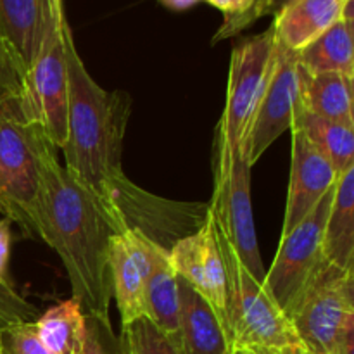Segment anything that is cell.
Returning a JSON list of instances; mask_svg holds the SVG:
<instances>
[{
  "mask_svg": "<svg viewBox=\"0 0 354 354\" xmlns=\"http://www.w3.org/2000/svg\"><path fill=\"white\" fill-rule=\"evenodd\" d=\"M121 232L106 204L64 171L54 151L48 152L35 206V234L57 252L73 297L90 317L109 318L107 256L111 239Z\"/></svg>",
  "mask_w": 354,
  "mask_h": 354,
  "instance_id": "cell-1",
  "label": "cell"
},
{
  "mask_svg": "<svg viewBox=\"0 0 354 354\" xmlns=\"http://www.w3.org/2000/svg\"><path fill=\"white\" fill-rule=\"evenodd\" d=\"M64 54L68 66V135L62 145L64 171L113 213L111 197L118 185L127 180L121 152L131 99L127 92L102 88L92 78L76 50L69 24L64 28Z\"/></svg>",
  "mask_w": 354,
  "mask_h": 354,
  "instance_id": "cell-2",
  "label": "cell"
},
{
  "mask_svg": "<svg viewBox=\"0 0 354 354\" xmlns=\"http://www.w3.org/2000/svg\"><path fill=\"white\" fill-rule=\"evenodd\" d=\"M214 241L225 266L227 327L235 351L301 344L289 317L259 280L249 273L207 209Z\"/></svg>",
  "mask_w": 354,
  "mask_h": 354,
  "instance_id": "cell-3",
  "label": "cell"
},
{
  "mask_svg": "<svg viewBox=\"0 0 354 354\" xmlns=\"http://www.w3.org/2000/svg\"><path fill=\"white\" fill-rule=\"evenodd\" d=\"M50 151L41 131L24 123L16 100H0V213L26 235H37L35 206Z\"/></svg>",
  "mask_w": 354,
  "mask_h": 354,
  "instance_id": "cell-4",
  "label": "cell"
},
{
  "mask_svg": "<svg viewBox=\"0 0 354 354\" xmlns=\"http://www.w3.org/2000/svg\"><path fill=\"white\" fill-rule=\"evenodd\" d=\"M275 64L273 28L239 41L232 50L225 109L214 144L248 156V137Z\"/></svg>",
  "mask_w": 354,
  "mask_h": 354,
  "instance_id": "cell-5",
  "label": "cell"
},
{
  "mask_svg": "<svg viewBox=\"0 0 354 354\" xmlns=\"http://www.w3.org/2000/svg\"><path fill=\"white\" fill-rule=\"evenodd\" d=\"M354 273L327 263L290 317L301 346L311 354H353Z\"/></svg>",
  "mask_w": 354,
  "mask_h": 354,
  "instance_id": "cell-6",
  "label": "cell"
},
{
  "mask_svg": "<svg viewBox=\"0 0 354 354\" xmlns=\"http://www.w3.org/2000/svg\"><path fill=\"white\" fill-rule=\"evenodd\" d=\"M214 192L207 209L234 245L242 265L263 283L266 275L258 245L251 203V162L248 156L214 144Z\"/></svg>",
  "mask_w": 354,
  "mask_h": 354,
  "instance_id": "cell-7",
  "label": "cell"
},
{
  "mask_svg": "<svg viewBox=\"0 0 354 354\" xmlns=\"http://www.w3.org/2000/svg\"><path fill=\"white\" fill-rule=\"evenodd\" d=\"M334 190L335 185L301 223L280 239L275 261L263 280V287L289 320L318 273L327 265L324 258V232Z\"/></svg>",
  "mask_w": 354,
  "mask_h": 354,
  "instance_id": "cell-8",
  "label": "cell"
},
{
  "mask_svg": "<svg viewBox=\"0 0 354 354\" xmlns=\"http://www.w3.org/2000/svg\"><path fill=\"white\" fill-rule=\"evenodd\" d=\"M45 44L23 76L17 111L24 123L41 131L52 147L62 149L68 135V66L64 54V28Z\"/></svg>",
  "mask_w": 354,
  "mask_h": 354,
  "instance_id": "cell-9",
  "label": "cell"
},
{
  "mask_svg": "<svg viewBox=\"0 0 354 354\" xmlns=\"http://www.w3.org/2000/svg\"><path fill=\"white\" fill-rule=\"evenodd\" d=\"M111 207L123 232H140L168 252L175 242L199 230L207 220V204L173 203L145 192L128 178L114 190Z\"/></svg>",
  "mask_w": 354,
  "mask_h": 354,
  "instance_id": "cell-10",
  "label": "cell"
},
{
  "mask_svg": "<svg viewBox=\"0 0 354 354\" xmlns=\"http://www.w3.org/2000/svg\"><path fill=\"white\" fill-rule=\"evenodd\" d=\"M308 71L292 52L275 41V64L248 137L249 162L256 165L270 145L286 130L303 107V90Z\"/></svg>",
  "mask_w": 354,
  "mask_h": 354,
  "instance_id": "cell-11",
  "label": "cell"
},
{
  "mask_svg": "<svg viewBox=\"0 0 354 354\" xmlns=\"http://www.w3.org/2000/svg\"><path fill=\"white\" fill-rule=\"evenodd\" d=\"M152 242L140 232L127 230L111 239L107 268L111 292L116 299L121 324L145 317V283L151 272Z\"/></svg>",
  "mask_w": 354,
  "mask_h": 354,
  "instance_id": "cell-12",
  "label": "cell"
},
{
  "mask_svg": "<svg viewBox=\"0 0 354 354\" xmlns=\"http://www.w3.org/2000/svg\"><path fill=\"white\" fill-rule=\"evenodd\" d=\"M169 259L176 275L185 280L227 322L225 266L214 241L209 216L199 230L173 244Z\"/></svg>",
  "mask_w": 354,
  "mask_h": 354,
  "instance_id": "cell-13",
  "label": "cell"
},
{
  "mask_svg": "<svg viewBox=\"0 0 354 354\" xmlns=\"http://www.w3.org/2000/svg\"><path fill=\"white\" fill-rule=\"evenodd\" d=\"M337 178L330 161L299 130H292V159L282 237L318 206Z\"/></svg>",
  "mask_w": 354,
  "mask_h": 354,
  "instance_id": "cell-14",
  "label": "cell"
},
{
  "mask_svg": "<svg viewBox=\"0 0 354 354\" xmlns=\"http://www.w3.org/2000/svg\"><path fill=\"white\" fill-rule=\"evenodd\" d=\"M66 19L62 0H0V33L24 68Z\"/></svg>",
  "mask_w": 354,
  "mask_h": 354,
  "instance_id": "cell-15",
  "label": "cell"
},
{
  "mask_svg": "<svg viewBox=\"0 0 354 354\" xmlns=\"http://www.w3.org/2000/svg\"><path fill=\"white\" fill-rule=\"evenodd\" d=\"M180 335L183 354H234L227 322L221 315L178 277Z\"/></svg>",
  "mask_w": 354,
  "mask_h": 354,
  "instance_id": "cell-16",
  "label": "cell"
},
{
  "mask_svg": "<svg viewBox=\"0 0 354 354\" xmlns=\"http://www.w3.org/2000/svg\"><path fill=\"white\" fill-rule=\"evenodd\" d=\"M348 0H296L273 17L275 41L301 52L342 17Z\"/></svg>",
  "mask_w": 354,
  "mask_h": 354,
  "instance_id": "cell-17",
  "label": "cell"
},
{
  "mask_svg": "<svg viewBox=\"0 0 354 354\" xmlns=\"http://www.w3.org/2000/svg\"><path fill=\"white\" fill-rule=\"evenodd\" d=\"M145 317L180 348L178 275L169 252L156 244L151 249V272L145 283Z\"/></svg>",
  "mask_w": 354,
  "mask_h": 354,
  "instance_id": "cell-18",
  "label": "cell"
},
{
  "mask_svg": "<svg viewBox=\"0 0 354 354\" xmlns=\"http://www.w3.org/2000/svg\"><path fill=\"white\" fill-rule=\"evenodd\" d=\"M324 258L334 268L354 273V166L335 183L324 232Z\"/></svg>",
  "mask_w": 354,
  "mask_h": 354,
  "instance_id": "cell-19",
  "label": "cell"
},
{
  "mask_svg": "<svg viewBox=\"0 0 354 354\" xmlns=\"http://www.w3.org/2000/svg\"><path fill=\"white\" fill-rule=\"evenodd\" d=\"M354 21L341 19L332 24L313 44L299 52V61L310 75L342 73L354 76Z\"/></svg>",
  "mask_w": 354,
  "mask_h": 354,
  "instance_id": "cell-20",
  "label": "cell"
},
{
  "mask_svg": "<svg viewBox=\"0 0 354 354\" xmlns=\"http://www.w3.org/2000/svg\"><path fill=\"white\" fill-rule=\"evenodd\" d=\"M290 130H299L330 161L337 175L354 166V130L353 124L339 123L308 113L301 107Z\"/></svg>",
  "mask_w": 354,
  "mask_h": 354,
  "instance_id": "cell-21",
  "label": "cell"
},
{
  "mask_svg": "<svg viewBox=\"0 0 354 354\" xmlns=\"http://www.w3.org/2000/svg\"><path fill=\"white\" fill-rule=\"evenodd\" d=\"M353 80L354 76L342 73H308L303 107L311 114L354 127Z\"/></svg>",
  "mask_w": 354,
  "mask_h": 354,
  "instance_id": "cell-22",
  "label": "cell"
},
{
  "mask_svg": "<svg viewBox=\"0 0 354 354\" xmlns=\"http://www.w3.org/2000/svg\"><path fill=\"white\" fill-rule=\"evenodd\" d=\"M37 334L52 354H80L85 344V313L75 297L55 304L35 322Z\"/></svg>",
  "mask_w": 354,
  "mask_h": 354,
  "instance_id": "cell-23",
  "label": "cell"
},
{
  "mask_svg": "<svg viewBox=\"0 0 354 354\" xmlns=\"http://www.w3.org/2000/svg\"><path fill=\"white\" fill-rule=\"evenodd\" d=\"M120 337L127 354H183L147 317L124 324Z\"/></svg>",
  "mask_w": 354,
  "mask_h": 354,
  "instance_id": "cell-24",
  "label": "cell"
},
{
  "mask_svg": "<svg viewBox=\"0 0 354 354\" xmlns=\"http://www.w3.org/2000/svg\"><path fill=\"white\" fill-rule=\"evenodd\" d=\"M292 2H296V0H252L251 7L248 10H244L242 14H237V16H225L223 24H221L220 30L213 37V44L235 37V35L244 31L245 28H249L254 21L261 19V17L279 16Z\"/></svg>",
  "mask_w": 354,
  "mask_h": 354,
  "instance_id": "cell-25",
  "label": "cell"
},
{
  "mask_svg": "<svg viewBox=\"0 0 354 354\" xmlns=\"http://www.w3.org/2000/svg\"><path fill=\"white\" fill-rule=\"evenodd\" d=\"M0 354H52L37 334L35 322L0 327Z\"/></svg>",
  "mask_w": 354,
  "mask_h": 354,
  "instance_id": "cell-26",
  "label": "cell"
},
{
  "mask_svg": "<svg viewBox=\"0 0 354 354\" xmlns=\"http://www.w3.org/2000/svg\"><path fill=\"white\" fill-rule=\"evenodd\" d=\"M85 344L80 354H127L123 341L114 334L109 318L85 315Z\"/></svg>",
  "mask_w": 354,
  "mask_h": 354,
  "instance_id": "cell-27",
  "label": "cell"
},
{
  "mask_svg": "<svg viewBox=\"0 0 354 354\" xmlns=\"http://www.w3.org/2000/svg\"><path fill=\"white\" fill-rule=\"evenodd\" d=\"M26 68L0 33V100H17Z\"/></svg>",
  "mask_w": 354,
  "mask_h": 354,
  "instance_id": "cell-28",
  "label": "cell"
},
{
  "mask_svg": "<svg viewBox=\"0 0 354 354\" xmlns=\"http://www.w3.org/2000/svg\"><path fill=\"white\" fill-rule=\"evenodd\" d=\"M40 317L37 308L28 303L14 286H2L0 283V327L12 324H26L37 322Z\"/></svg>",
  "mask_w": 354,
  "mask_h": 354,
  "instance_id": "cell-29",
  "label": "cell"
},
{
  "mask_svg": "<svg viewBox=\"0 0 354 354\" xmlns=\"http://www.w3.org/2000/svg\"><path fill=\"white\" fill-rule=\"evenodd\" d=\"M10 221L7 218L0 220V283L2 286H12L7 275V265H9L10 244H12V232H10Z\"/></svg>",
  "mask_w": 354,
  "mask_h": 354,
  "instance_id": "cell-30",
  "label": "cell"
},
{
  "mask_svg": "<svg viewBox=\"0 0 354 354\" xmlns=\"http://www.w3.org/2000/svg\"><path fill=\"white\" fill-rule=\"evenodd\" d=\"M244 354H303L304 348L301 344L283 346V348H252L242 351Z\"/></svg>",
  "mask_w": 354,
  "mask_h": 354,
  "instance_id": "cell-31",
  "label": "cell"
},
{
  "mask_svg": "<svg viewBox=\"0 0 354 354\" xmlns=\"http://www.w3.org/2000/svg\"><path fill=\"white\" fill-rule=\"evenodd\" d=\"M159 2L171 10H185L190 9L192 6H196L199 0H159Z\"/></svg>",
  "mask_w": 354,
  "mask_h": 354,
  "instance_id": "cell-32",
  "label": "cell"
},
{
  "mask_svg": "<svg viewBox=\"0 0 354 354\" xmlns=\"http://www.w3.org/2000/svg\"><path fill=\"white\" fill-rule=\"evenodd\" d=\"M252 0H234V7H232V12L223 14V16H237V14H242L244 10H248L251 7Z\"/></svg>",
  "mask_w": 354,
  "mask_h": 354,
  "instance_id": "cell-33",
  "label": "cell"
},
{
  "mask_svg": "<svg viewBox=\"0 0 354 354\" xmlns=\"http://www.w3.org/2000/svg\"><path fill=\"white\" fill-rule=\"evenodd\" d=\"M206 2H209L211 6L220 9L223 14L232 12V7H234V0H206Z\"/></svg>",
  "mask_w": 354,
  "mask_h": 354,
  "instance_id": "cell-34",
  "label": "cell"
},
{
  "mask_svg": "<svg viewBox=\"0 0 354 354\" xmlns=\"http://www.w3.org/2000/svg\"><path fill=\"white\" fill-rule=\"evenodd\" d=\"M234 354H244V353H242V351H235Z\"/></svg>",
  "mask_w": 354,
  "mask_h": 354,
  "instance_id": "cell-35",
  "label": "cell"
},
{
  "mask_svg": "<svg viewBox=\"0 0 354 354\" xmlns=\"http://www.w3.org/2000/svg\"><path fill=\"white\" fill-rule=\"evenodd\" d=\"M303 354H311V353H308V351H306V349H304V353H303Z\"/></svg>",
  "mask_w": 354,
  "mask_h": 354,
  "instance_id": "cell-36",
  "label": "cell"
}]
</instances>
